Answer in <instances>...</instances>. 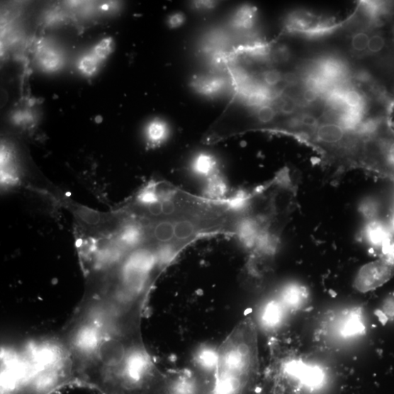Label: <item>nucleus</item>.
<instances>
[{"mask_svg": "<svg viewBox=\"0 0 394 394\" xmlns=\"http://www.w3.org/2000/svg\"><path fill=\"white\" fill-rule=\"evenodd\" d=\"M257 327L248 317L236 328L218 352L217 378L242 388L259 371Z\"/></svg>", "mask_w": 394, "mask_h": 394, "instance_id": "nucleus-1", "label": "nucleus"}, {"mask_svg": "<svg viewBox=\"0 0 394 394\" xmlns=\"http://www.w3.org/2000/svg\"><path fill=\"white\" fill-rule=\"evenodd\" d=\"M394 276V264L381 259L362 266L354 280L360 292H368L383 286Z\"/></svg>", "mask_w": 394, "mask_h": 394, "instance_id": "nucleus-2", "label": "nucleus"}, {"mask_svg": "<svg viewBox=\"0 0 394 394\" xmlns=\"http://www.w3.org/2000/svg\"><path fill=\"white\" fill-rule=\"evenodd\" d=\"M362 237L368 245L380 251L382 254L394 241V233L387 220L378 218L366 220L362 230Z\"/></svg>", "mask_w": 394, "mask_h": 394, "instance_id": "nucleus-3", "label": "nucleus"}, {"mask_svg": "<svg viewBox=\"0 0 394 394\" xmlns=\"http://www.w3.org/2000/svg\"><path fill=\"white\" fill-rule=\"evenodd\" d=\"M315 136L322 143L337 144L344 139V130L338 125L327 123L317 128Z\"/></svg>", "mask_w": 394, "mask_h": 394, "instance_id": "nucleus-4", "label": "nucleus"}, {"mask_svg": "<svg viewBox=\"0 0 394 394\" xmlns=\"http://www.w3.org/2000/svg\"><path fill=\"white\" fill-rule=\"evenodd\" d=\"M171 394H197L196 384L191 378H179L172 384Z\"/></svg>", "mask_w": 394, "mask_h": 394, "instance_id": "nucleus-5", "label": "nucleus"}, {"mask_svg": "<svg viewBox=\"0 0 394 394\" xmlns=\"http://www.w3.org/2000/svg\"><path fill=\"white\" fill-rule=\"evenodd\" d=\"M196 361L206 371H213L217 368L218 353L213 350L204 349L196 357Z\"/></svg>", "mask_w": 394, "mask_h": 394, "instance_id": "nucleus-6", "label": "nucleus"}, {"mask_svg": "<svg viewBox=\"0 0 394 394\" xmlns=\"http://www.w3.org/2000/svg\"><path fill=\"white\" fill-rule=\"evenodd\" d=\"M147 135L152 144L160 143L167 136V128L161 122H154L149 128Z\"/></svg>", "mask_w": 394, "mask_h": 394, "instance_id": "nucleus-7", "label": "nucleus"}, {"mask_svg": "<svg viewBox=\"0 0 394 394\" xmlns=\"http://www.w3.org/2000/svg\"><path fill=\"white\" fill-rule=\"evenodd\" d=\"M252 12L249 9H242L237 13L234 23L237 28H247L252 22Z\"/></svg>", "mask_w": 394, "mask_h": 394, "instance_id": "nucleus-8", "label": "nucleus"}, {"mask_svg": "<svg viewBox=\"0 0 394 394\" xmlns=\"http://www.w3.org/2000/svg\"><path fill=\"white\" fill-rule=\"evenodd\" d=\"M214 161L207 155H202L195 162V169L200 174L208 175L213 169Z\"/></svg>", "mask_w": 394, "mask_h": 394, "instance_id": "nucleus-9", "label": "nucleus"}, {"mask_svg": "<svg viewBox=\"0 0 394 394\" xmlns=\"http://www.w3.org/2000/svg\"><path fill=\"white\" fill-rule=\"evenodd\" d=\"M344 102L351 109H357L361 106L362 97L358 91L351 90L344 95Z\"/></svg>", "mask_w": 394, "mask_h": 394, "instance_id": "nucleus-10", "label": "nucleus"}, {"mask_svg": "<svg viewBox=\"0 0 394 394\" xmlns=\"http://www.w3.org/2000/svg\"><path fill=\"white\" fill-rule=\"evenodd\" d=\"M368 40L369 37L366 33H356L352 39V47L355 51L361 52L367 48Z\"/></svg>", "mask_w": 394, "mask_h": 394, "instance_id": "nucleus-11", "label": "nucleus"}, {"mask_svg": "<svg viewBox=\"0 0 394 394\" xmlns=\"http://www.w3.org/2000/svg\"><path fill=\"white\" fill-rule=\"evenodd\" d=\"M385 45L384 38L379 35H375L369 38L367 48L371 53L377 54L383 50Z\"/></svg>", "mask_w": 394, "mask_h": 394, "instance_id": "nucleus-12", "label": "nucleus"}, {"mask_svg": "<svg viewBox=\"0 0 394 394\" xmlns=\"http://www.w3.org/2000/svg\"><path fill=\"white\" fill-rule=\"evenodd\" d=\"M112 40L107 38L98 44L95 52L98 58L104 59L112 52Z\"/></svg>", "mask_w": 394, "mask_h": 394, "instance_id": "nucleus-13", "label": "nucleus"}, {"mask_svg": "<svg viewBox=\"0 0 394 394\" xmlns=\"http://www.w3.org/2000/svg\"><path fill=\"white\" fill-rule=\"evenodd\" d=\"M276 117V112L273 108L270 106L261 107L257 113V118L262 124H268L272 121Z\"/></svg>", "mask_w": 394, "mask_h": 394, "instance_id": "nucleus-14", "label": "nucleus"}, {"mask_svg": "<svg viewBox=\"0 0 394 394\" xmlns=\"http://www.w3.org/2000/svg\"><path fill=\"white\" fill-rule=\"evenodd\" d=\"M41 60L43 64L49 69L56 68L60 62L59 58L52 52L46 51L41 55Z\"/></svg>", "mask_w": 394, "mask_h": 394, "instance_id": "nucleus-15", "label": "nucleus"}, {"mask_svg": "<svg viewBox=\"0 0 394 394\" xmlns=\"http://www.w3.org/2000/svg\"><path fill=\"white\" fill-rule=\"evenodd\" d=\"M264 79L266 84L275 86L281 82L282 77L280 72L276 69H272L268 70L264 73Z\"/></svg>", "mask_w": 394, "mask_h": 394, "instance_id": "nucleus-16", "label": "nucleus"}, {"mask_svg": "<svg viewBox=\"0 0 394 394\" xmlns=\"http://www.w3.org/2000/svg\"><path fill=\"white\" fill-rule=\"evenodd\" d=\"M80 68L89 75L94 73L96 69V62L91 57H85L81 62Z\"/></svg>", "mask_w": 394, "mask_h": 394, "instance_id": "nucleus-17", "label": "nucleus"}, {"mask_svg": "<svg viewBox=\"0 0 394 394\" xmlns=\"http://www.w3.org/2000/svg\"><path fill=\"white\" fill-rule=\"evenodd\" d=\"M296 109L295 103L291 100L284 101L281 106V111L285 114H291Z\"/></svg>", "mask_w": 394, "mask_h": 394, "instance_id": "nucleus-18", "label": "nucleus"}, {"mask_svg": "<svg viewBox=\"0 0 394 394\" xmlns=\"http://www.w3.org/2000/svg\"><path fill=\"white\" fill-rule=\"evenodd\" d=\"M303 98L305 102L312 103L316 101L317 98V94L314 89H309L304 92Z\"/></svg>", "mask_w": 394, "mask_h": 394, "instance_id": "nucleus-19", "label": "nucleus"}, {"mask_svg": "<svg viewBox=\"0 0 394 394\" xmlns=\"http://www.w3.org/2000/svg\"><path fill=\"white\" fill-rule=\"evenodd\" d=\"M184 22V16L180 14H175L169 19V24L171 28H179Z\"/></svg>", "mask_w": 394, "mask_h": 394, "instance_id": "nucleus-20", "label": "nucleus"}, {"mask_svg": "<svg viewBox=\"0 0 394 394\" xmlns=\"http://www.w3.org/2000/svg\"><path fill=\"white\" fill-rule=\"evenodd\" d=\"M302 123L304 126L314 128L317 124V120L315 117L310 115H305L302 118Z\"/></svg>", "mask_w": 394, "mask_h": 394, "instance_id": "nucleus-21", "label": "nucleus"}, {"mask_svg": "<svg viewBox=\"0 0 394 394\" xmlns=\"http://www.w3.org/2000/svg\"></svg>", "mask_w": 394, "mask_h": 394, "instance_id": "nucleus-22", "label": "nucleus"}]
</instances>
